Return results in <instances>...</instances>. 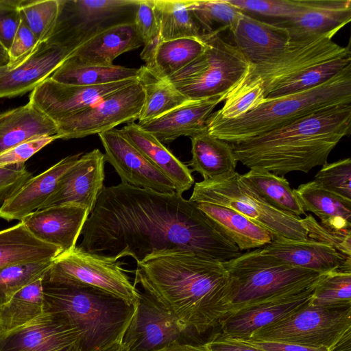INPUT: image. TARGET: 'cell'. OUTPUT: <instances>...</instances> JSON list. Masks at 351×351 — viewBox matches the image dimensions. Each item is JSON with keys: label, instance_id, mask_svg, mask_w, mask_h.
<instances>
[{"label": "cell", "instance_id": "1", "mask_svg": "<svg viewBox=\"0 0 351 351\" xmlns=\"http://www.w3.org/2000/svg\"><path fill=\"white\" fill-rule=\"evenodd\" d=\"M79 247L136 264L159 253L188 251L221 262L241 254L197 208L175 191L161 193L120 183L104 186L81 232Z\"/></svg>", "mask_w": 351, "mask_h": 351}, {"label": "cell", "instance_id": "2", "mask_svg": "<svg viewBox=\"0 0 351 351\" xmlns=\"http://www.w3.org/2000/svg\"><path fill=\"white\" fill-rule=\"evenodd\" d=\"M136 265L134 285L196 334L219 325L226 315L228 275L222 262L178 250Z\"/></svg>", "mask_w": 351, "mask_h": 351}, {"label": "cell", "instance_id": "3", "mask_svg": "<svg viewBox=\"0 0 351 351\" xmlns=\"http://www.w3.org/2000/svg\"><path fill=\"white\" fill-rule=\"evenodd\" d=\"M351 104L326 108L260 136L230 143L238 162L250 169L284 176L308 173L327 163L339 141L350 133Z\"/></svg>", "mask_w": 351, "mask_h": 351}, {"label": "cell", "instance_id": "4", "mask_svg": "<svg viewBox=\"0 0 351 351\" xmlns=\"http://www.w3.org/2000/svg\"><path fill=\"white\" fill-rule=\"evenodd\" d=\"M333 34L303 41H289L276 57L250 66L238 84L259 83L266 99H274L315 87L351 65L350 43L342 47Z\"/></svg>", "mask_w": 351, "mask_h": 351}, {"label": "cell", "instance_id": "5", "mask_svg": "<svg viewBox=\"0 0 351 351\" xmlns=\"http://www.w3.org/2000/svg\"><path fill=\"white\" fill-rule=\"evenodd\" d=\"M43 287L44 312L61 315L76 329L81 351H99L123 339L136 311V304L93 287L43 278Z\"/></svg>", "mask_w": 351, "mask_h": 351}, {"label": "cell", "instance_id": "6", "mask_svg": "<svg viewBox=\"0 0 351 351\" xmlns=\"http://www.w3.org/2000/svg\"><path fill=\"white\" fill-rule=\"evenodd\" d=\"M351 104V65L329 80L310 89L274 99L242 117L224 119L212 113L207 132L229 143L265 134L314 112Z\"/></svg>", "mask_w": 351, "mask_h": 351}, {"label": "cell", "instance_id": "7", "mask_svg": "<svg viewBox=\"0 0 351 351\" xmlns=\"http://www.w3.org/2000/svg\"><path fill=\"white\" fill-rule=\"evenodd\" d=\"M222 263L228 275L224 317L251 305L302 291L326 274L293 267L261 253L260 248Z\"/></svg>", "mask_w": 351, "mask_h": 351}, {"label": "cell", "instance_id": "8", "mask_svg": "<svg viewBox=\"0 0 351 351\" xmlns=\"http://www.w3.org/2000/svg\"><path fill=\"white\" fill-rule=\"evenodd\" d=\"M189 199L230 208L267 230L273 240H309L302 218L288 215L270 206L237 171L196 182Z\"/></svg>", "mask_w": 351, "mask_h": 351}, {"label": "cell", "instance_id": "9", "mask_svg": "<svg viewBox=\"0 0 351 351\" xmlns=\"http://www.w3.org/2000/svg\"><path fill=\"white\" fill-rule=\"evenodd\" d=\"M203 52L167 80L189 99L226 95L245 76L250 64L234 45L219 34L202 36Z\"/></svg>", "mask_w": 351, "mask_h": 351}, {"label": "cell", "instance_id": "10", "mask_svg": "<svg viewBox=\"0 0 351 351\" xmlns=\"http://www.w3.org/2000/svg\"><path fill=\"white\" fill-rule=\"evenodd\" d=\"M351 329V304L315 306L307 304L287 318L263 327L245 339L325 347L332 351Z\"/></svg>", "mask_w": 351, "mask_h": 351}, {"label": "cell", "instance_id": "11", "mask_svg": "<svg viewBox=\"0 0 351 351\" xmlns=\"http://www.w3.org/2000/svg\"><path fill=\"white\" fill-rule=\"evenodd\" d=\"M139 0H60L57 21L47 40L71 53L98 33L132 23Z\"/></svg>", "mask_w": 351, "mask_h": 351}, {"label": "cell", "instance_id": "12", "mask_svg": "<svg viewBox=\"0 0 351 351\" xmlns=\"http://www.w3.org/2000/svg\"><path fill=\"white\" fill-rule=\"evenodd\" d=\"M123 264L119 261L92 254L76 246L58 256L43 279L55 283L93 287L135 305L138 289L125 273Z\"/></svg>", "mask_w": 351, "mask_h": 351}, {"label": "cell", "instance_id": "13", "mask_svg": "<svg viewBox=\"0 0 351 351\" xmlns=\"http://www.w3.org/2000/svg\"><path fill=\"white\" fill-rule=\"evenodd\" d=\"M143 101L144 91L137 78L90 106L56 121L58 139L99 134L120 124L134 122L138 119Z\"/></svg>", "mask_w": 351, "mask_h": 351}, {"label": "cell", "instance_id": "14", "mask_svg": "<svg viewBox=\"0 0 351 351\" xmlns=\"http://www.w3.org/2000/svg\"><path fill=\"white\" fill-rule=\"evenodd\" d=\"M196 333L152 296L138 290L136 311L123 338L128 351H158L174 343H198Z\"/></svg>", "mask_w": 351, "mask_h": 351}, {"label": "cell", "instance_id": "15", "mask_svg": "<svg viewBox=\"0 0 351 351\" xmlns=\"http://www.w3.org/2000/svg\"><path fill=\"white\" fill-rule=\"evenodd\" d=\"M0 351H81L80 339L76 329L63 317L44 312L0 335Z\"/></svg>", "mask_w": 351, "mask_h": 351}, {"label": "cell", "instance_id": "16", "mask_svg": "<svg viewBox=\"0 0 351 351\" xmlns=\"http://www.w3.org/2000/svg\"><path fill=\"white\" fill-rule=\"evenodd\" d=\"M105 150V159L115 169L121 183L161 193L176 191L173 184L114 128L98 134Z\"/></svg>", "mask_w": 351, "mask_h": 351}, {"label": "cell", "instance_id": "17", "mask_svg": "<svg viewBox=\"0 0 351 351\" xmlns=\"http://www.w3.org/2000/svg\"><path fill=\"white\" fill-rule=\"evenodd\" d=\"M137 78L97 86H75L48 77L31 92L29 102L56 122L132 84Z\"/></svg>", "mask_w": 351, "mask_h": 351}, {"label": "cell", "instance_id": "18", "mask_svg": "<svg viewBox=\"0 0 351 351\" xmlns=\"http://www.w3.org/2000/svg\"><path fill=\"white\" fill-rule=\"evenodd\" d=\"M105 156L99 149L82 154L62 176L56 191L40 209L77 204L93 209L104 186Z\"/></svg>", "mask_w": 351, "mask_h": 351}, {"label": "cell", "instance_id": "19", "mask_svg": "<svg viewBox=\"0 0 351 351\" xmlns=\"http://www.w3.org/2000/svg\"><path fill=\"white\" fill-rule=\"evenodd\" d=\"M318 282L302 291L251 305L226 315L219 323V335L245 339L253 332L287 318L308 304Z\"/></svg>", "mask_w": 351, "mask_h": 351}, {"label": "cell", "instance_id": "20", "mask_svg": "<svg viewBox=\"0 0 351 351\" xmlns=\"http://www.w3.org/2000/svg\"><path fill=\"white\" fill-rule=\"evenodd\" d=\"M350 21V0H304L293 17L272 23L287 31L289 41H303L335 35Z\"/></svg>", "mask_w": 351, "mask_h": 351}, {"label": "cell", "instance_id": "21", "mask_svg": "<svg viewBox=\"0 0 351 351\" xmlns=\"http://www.w3.org/2000/svg\"><path fill=\"white\" fill-rule=\"evenodd\" d=\"M71 52L47 41L38 44L33 52L14 66L0 68V98L12 97L32 91L51 76Z\"/></svg>", "mask_w": 351, "mask_h": 351}, {"label": "cell", "instance_id": "22", "mask_svg": "<svg viewBox=\"0 0 351 351\" xmlns=\"http://www.w3.org/2000/svg\"><path fill=\"white\" fill-rule=\"evenodd\" d=\"M89 214L87 208L69 204L36 210L21 221L36 238L64 253L76 247Z\"/></svg>", "mask_w": 351, "mask_h": 351}, {"label": "cell", "instance_id": "23", "mask_svg": "<svg viewBox=\"0 0 351 351\" xmlns=\"http://www.w3.org/2000/svg\"><path fill=\"white\" fill-rule=\"evenodd\" d=\"M261 253L293 267L317 273L351 271V257L332 246L313 240H273L260 249Z\"/></svg>", "mask_w": 351, "mask_h": 351}, {"label": "cell", "instance_id": "24", "mask_svg": "<svg viewBox=\"0 0 351 351\" xmlns=\"http://www.w3.org/2000/svg\"><path fill=\"white\" fill-rule=\"evenodd\" d=\"M226 97L223 95L191 100L158 118L138 124L162 143H169L182 136L191 138L207 131V119Z\"/></svg>", "mask_w": 351, "mask_h": 351}, {"label": "cell", "instance_id": "25", "mask_svg": "<svg viewBox=\"0 0 351 351\" xmlns=\"http://www.w3.org/2000/svg\"><path fill=\"white\" fill-rule=\"evenodd\" d=\"M234 45L250 66L269 60L280 54L289 43L287 31L272 23L243 12L231 32Z\"/></svg>", "mask_w": 351, "mask_h": 351}, {"label": "cell", "instance_id": "26", "mask_svg": "<svg viewBox=\"0 0 351 351\" xmlns=\"http://www.w3.org/2000/svg\"><path fill=\"white\" fill-rule=\"evenodd\" d=\"M82 153L68 156L40 174L30 178L14 195L0 207V218L6 221H22L40 210L56 189L66 171Z\"/></svg>", "mask_w": 351, "mask_h": 351}, {"label": "cell", "instance_id": "27", "mask_svg": "<svg viewBox=\"0 0 351 351\" xmlns=\"http://www.w3.org/2000/svg\"><path fill=\"white\" fill-rule=\"evenodd\" d=\"M142 45L134 22L121 23L93 36L66 58L80 64L111 66L116 58Z\"/></svg>", "mask_w": 351, "mask_h": 351}, {"label": "cell", "instance_id": "28", "mask_svg": "<svg viewBox=\"0 0 351 351\" xmlns=\"http://www.w3.org/2000/svg\"><path fill=\"white\" fill-rule=\"evenodd\" d=\"M124 136L174 185L176 191L182 193L194 184L191 170L177 158L153 134L131 122L120 129Z\"/></svg>", "mask_w": 351, "mask_h": 351}, {"label": "cell", "instance_id": "29", "mask_svg": "<svg viewBox=\"0 0 351 351\" xmlns=\"http://www.w3.org/2000/svg\"><path fill=\"white\" fill-rule=\"evenodd\" d=\"M196 204L216 228L241 252L263 247L273 240L267 230L230 208L206 202H198Z\"/></svg>", "mask_w": 351, "mask_h": 351}, {"label": "cell", "instance_id": "30", "mask_svg": "<svg viewBox=\"0 0 351 351\" xmlns=\"http://www.w3.org/2000/svg\"><path fill=\"white\" fill-rule=\"evenodd\" d=\"M54 135L56 123L30 102L0 113V154L27 140Z\"/></svg>", "mask_w": 351, "mask_h": 351}, {"label": "cell", "instance_id": "31", "mask_svg": "<svg viewBox=\"0 0 351 351\" xmlns=\"http://www.w3.org/2000/svg\"><path fill=\"white\" fill-rule=\"evenodd\" d=\"M293 190L303 210L317 216L322 226L339 232L351 231V199L322 188L314 180Z\"/></svg>", "mask_w": 351, "mask_h": 351}, {"label": "cell", "instance_id": "32", "mask_svg": "<svg viewBox=\"0 0 351 351\" xmlns=\"http://www.w3.org/2000/svg\"><path fill=\"white\" fill-rule=\"evenodd\" d=\"M60 247L33 235L22 221L0 230V268L8 265L55 259Z\"/></svg>", "mask_w": 351, "mask_h": 351}, {"label": "cell", "instance_id": "33", "mask_svg": "<svg viewBox=\"0 0 351 351\" xmlns=\"http://www.w3.org/2000/svg\"><path fill=\"white\" fill-rule=\"evenodd\" d=\"M191 171L204 180H211L236 171L237 160L230 144L210 135L207 131L191 137Z\"/></svg>", "mask_w": 351, "mask_h": 351}, {"label": "cell", "instance_id": "34", "mask_svg": "<svg viewBox=\"0 0 351 351\" xmlns=\"http://www.w3.org/2000/svg\"><path fill=\"white\" fill-rule=\"evenodd\" d=\"M138 80L144 91L138 123L158 118L191 101L178 91L167 79L158 77L145 65L139 68Z\"/></svg>", "mask_w": 351, "mask_h": 351}, {"label": "cell", "instance_id": "35", "mask_svg": "<svg viewBox=\"0 0 351 351\" xmlns=\"http://www.w3.org/2000/svg\"><path fill=\"white\" fill-rule=\"evenodd\" d=\"M138 73L139 69L114 64H84L66 58L49 77L53 81L65 84L97 86L136 79Z\"/></svg>", "mask_w": 351, "mask_h": 351}, {"label": "cell", "instance_id": "36", "mask_svg": "<svg viewBox=\"0 0 351 351\" xmlns=\"http://www.w3.org/2000/svg\"><path fill=\"white\" fill-rule=\"evenodd\" d=\"M241 178L278 210L296 218L305 215L294 190L283 176L266 171L250 169L241 175Z\"/></svg>", "mask_w": 351, "mask_h": 351}, {"label": "cell", "instance_id": "37", "mask_svg": "<svg viewBox=\"0 0 351 351\" xmlns=\"http://www.w3.org/2000/svg\"><path fill=\"white\" fill-rule=\"evenodd\" d=\"M43 277L27 285L0 306V335L19 328L44 313Z\"/></svg>", "mask_w": 351, "mask_h": 351}, {"label": "cell", "instance_id": "38", "mask_svg": "<svg viewBox=\"0 0 351 351\" xmlns=\"http://www.w3.org/2000/svg\"><path fill=\"white\" fill-rule=\"evenodd\" d=\"M205 48L202 38H183L161 41L152 64L145 66L158 77L168 79L199 56Z\"/></svg>", "mask_w": 351, "mask_h": 351}, {"label": "cell", "instance_id": "39", "mask_svg": "<svg viewBox=\"0 0 351 351\" xmlns=\"http://www.w3.org/2000/svg\"><path fill=\"white\" fill-rule=\"evenodd\" d=\"M190 0H154L161 41L202 38L189 6Z\"/></svg>", "mask_w": 351, "mask_h": 351}, {"label": "cell", "instance_id": "40", "mask_svg": "<svg viewBox=\"0 0 351 351\" xmlns=\"http://www.w3.org/2000/svg\"><path fill=\"white\" fill-rule=\"evenodd\" d=\"M189 8L202 36L232 32L243 14L226 0H190Z\"/></svg>", "mask_w": 351, "mask_h": 351}, {"label": "cell", "instance_id": "41", "mask_svg": "<svg viewBox=\"0 0 351 351\" xmlns=\"http://www.w3.org/2000/svg\"><path fill=\"white\" fill-rule=\"evenodd\" d=\"M53 260L18 263L0 268V306L27 285L43 278Z\"/></svg>", "mask_w": 351, "mask_h": 351}, {"label": "cell", "instance_id": "42", "mask_svg": "<svg viewBox=\"0 0 351 351\" xmlns=\"http://www.w3.org/2000/svg\"><path fill=\"white\" fill-rule=\"evenodd\" d=\"M60 8V0H21L19 12L21 19L40 43L47 41L55 27Z\"/></svg>", "mask_w": 351, "mask_h": 351}, {"label": "cell", "instance_id": "43", "mask_svg": "<svg viewBox=\"0 0 351 351\" xmlns=\"http://www.w3.org/2000/svg\"><path fill=\"white\" fill-rule=\"evenodd\" d=\"M351 304V271L326 273L317 284L308 304L328 306Z\"/></svg>", "mask_w": 351, "mask_h": 351}, {"label": "cell", "instance_id": "44", "mask_svg": "<svg viewBox=\"0 0 351 351\" xmlns=\"http://www.w3.org/2000/svg\"><path fill=\"white\" fill-rule=\"evenodd\" d=\"M266 100L259 83L237 84L228 93L223 107L213 114L224 119H237L256 109Z\"/></svg>", "mask_w": 351, "mask_h": 351}, {"label": "cell", "instance_id": "45", "mask_svg": "<svg viewBox=\"0 0 351 351\" xmlns=\"http://www.w3.org/2000/svg\"><path fill=\"white\" fill-rule=\"evenodd\" d=\"M134 23L143 44L141 58L145 62V66H149L152 63L156 49L161 42L154 0H139Z\"/></svg>", "mask_w": 351, "mask_h": 351}, {"label": "cell", "instance_id": "46", "mask_svg": "<svg viewBox=\"0 0 351 351\" xmlns=\"http://www.w3.org/2000/svg\"><path fill=\"white\" fill-rule=\"evenodd\" d=\"M247 14L285 20L293 17L302 8L304 0H226Z\"/></svg>", "mask_w": 351, "mask_h": 351}, {"label": "cell", "instance_id": "47", "mask_svg": "<svg viewBox=\"0 0 351 351\" xmlns=\"http://www.w3.org/2000/svg\"><path fill=\"white\" fill-rule=\"evenodd\" d=\"M322 188L351 199V159L326 163L313 180Z\"/></svg>", "mask_w": 351, "mask_h": 351}, {"label": "cell", "instance_id": "48", "mask_svg": "<svg viewBox=\"0 0 351 351\" xmlns=\"http://www.w3.org/2000/svg\"><path fill=\"white\" fill-rule=\"evenodd\" d=\"M309 240L322 242L351 257V231L339 232L324 227L311 215L302 218Z\"/></svg>", "mask_w": 351, "mask_h": 351}, {"label": "cell", "instance_id": "49", "mask_svg": "<svg viewBox=\"0 0 351 351\" xmlns=\"http://www.w3.org/2000/svg\"><path fill=\"white\" fill-rule=\"evenodd\" d=\"M32 178L25 163L0 166V204L10 199Z\"/></svg>", "mask_w": 351, "mask_h": 351}, {"label": "cell", "instance_id": "50", "mask_svg": "<svg viewBox=\"0 0 351 351\" xmlns=\"http://www.w3.org/2000/svg\"><path fill=\"white\" fill-rule=\"evenodd\" d=\"M21 0H0V43L8 51L21 23Z\"/></svg>", "mask_w": 351, "mask_h": 351}, {"label": "cell", "instance_id": "51", "mask_svg": "<svg viewBox=\"0 0 351 351\" xmlns=\"http://www.w3.org/2000/svg\"><path fill=\"white\" fill-rule=\"evenodd\" d=\"M56 139L57 135L40 136L18 144L0 154V166L25 163L34 154Z\"/></svg>", "mask_w": 351, "mask_h": 351}, {"label": "cell", "instance_id": "52", "mask_svg": "<svg viewBox=\"0 0 351 351\" xmlns=\"http://www.w3.org/2000/svg\"><path fill=\"white\" fill-rule=\"evenodd\" d=\"M39 43L36 36L21 19L8 50L10 63L8 66H14L26 59Z\"/></svg>", "mask_w": 351, "mask_h": 351}, {"label": "cell", "instance_id": "53", "mask_svg": "<svg viewBox=\"0 0 351 351\" xmlns=\"http://www.w3.org/2000/svg\"><path fill=\"white\" fill-rule=\"evenodd\" d=\"M237 339L249 346L264 351H330L325 347L313 348L294 343L268 341H258L250 339Z\"/></svg>", "mask_w": 351, "mask_h": 351}, {"label": "cell", "instance_id": "54", "mask_svg": "<svg viewBox=\"0 0 351 351\" xmlns=\"http://www.w3.org/2000/svg\"><path fill=\"white\" fill-rule=\"evenodd\" d=\"M210 351H264L219 334L205 342Z\"/></svg>", "mask_w": 351, "mask_h": 351}, {"label": "cell", "instance_id": "55", "mask_svg": "<svg viewBox=\"0 0 351 351\" xmlns=\"http://www.w3.org/2000/svg\"><path fill=\"white\" fill-rule=\"evenodd\" d=\"M158 351H210L204 343H174Z\"/></svg>", "mask_w": 351, "mask_h": 351}, {"label": "cell", "instance_id": "56", "mask_svg": "<svg viewBox=\"0 0 351 351\" xmlns=\"http://www.w3.org/2000/svg\"><path fill=\"white\" fill-rule=\"evenodd\" d=\"M332 351H351V329L346 332Z\"/></svg>", "mask_w": 351, "mask_h": 351}, {"label": "cell", "instance_id": "57", "mask_svg": "<svg viewBox=\"0 0 351 351\" xmlns=\"http://www.w3.org/2000/svg\"><path fill=\"white\" fill-rule=\"evenodd\" d=\"M99 351H128V350L123 343V339H120Z\"/></svg>", "mask_w": 351, "mask_h": 351}, {"label": "cell", "instance_id": "58", "mask_svg": "<svg viewBox=\"0 0 351 351\" xmlns=\"http://www.w3.org/2000/svg\"><path fill=\"white\" fill-rule=\"evenodd\" d=\"M9 63L8 51L0 43V68L8 66Z\"/></svg>", "mask_w": 351, "mask_h": 351}]
</instances>
